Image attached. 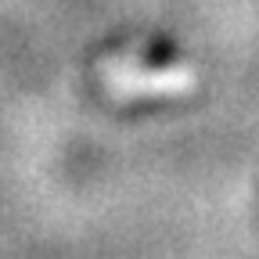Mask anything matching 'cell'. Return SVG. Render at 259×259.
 <instances>
[{
    "label": "cell",
    "instance_id": "6da1fadb",
    "mask_svg": "<svg viewBox=\"0 0 259 259\" xmlns=\"http://www.w3.org/2000/svg\"><path fill=\"white\" fill-rule=\"evenodd\" d=\"M105 79L119 94H187L194 87V72L187 65H173V69H115L105 65Z\"/></svg>",
    "mask_w": 259,
    "mask_h": 259
}]
</instances>
